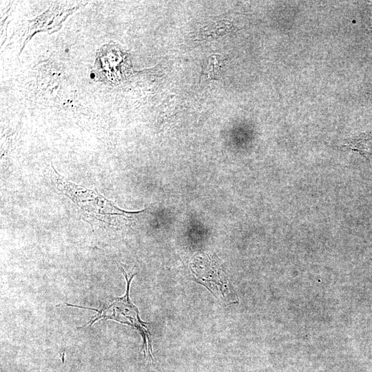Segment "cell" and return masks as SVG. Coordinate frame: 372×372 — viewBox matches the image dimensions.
Here are the masks:
<instances>
[{"instance_id":"1","label":"cell","mask_w":372,"mask_h":372,"mask_svg":"<svg viewBox=\"0 0 372 372\" xmlns=\"http://www.w3.org/2000/svg\"><path fill=\"white\" fill-rule=\"evenodd\" d=\"M56 189L67 196L87 218L111 225H118L145 210L128 211L117 207L112 201L93 189L72 183L61 176L52 166Z\"/></svg>"},{"instance_id":"2","label":"cell","mask_w":372,"mask_h":372,"mask_svg":"<svg viewBox=\"0 0 372 372\" xmlns=\"http://www.w3.org/2000/svg\"><path fill=\"white\" fill-rule=\"evenodd\" d=\"M224 65V59L220 54H212L208 56L203 66V74L208 79H214L220 72Z\"/></svg>"},{"instance_id":"3","label":"cell","mask_w":372,"mask_h":372,"mask_svg":"<svg viewBox=\"0 0 372 372\" xmlns=\"http://www.w3.org/2000/svg\"><path fill=\"white\" fill-rule=\"evenodd\" d=\"M346 146L366 157L372 156V134H364L355 138Z\"/></svg>"},{"instance_id":"4","label":"cell","mask_w":372,"mask_h":372,"mask_svg":"<svg viewBox=\"0 0 372 372\" xmlns=\"http://www.w3.org/2000/svg\"><path fill=\"white\" fill-rule=\"evenodd\" d=\"M232 24L229 21H220L217 23H215L214 25L211 24L205 30L203 33L207 34V37H213V34L220 35L225 34L229 32L231 28Z\"/></svg>"},{"instance_id":"5","label":"cell","mask_w":372,"mask_h":372,"mask_svg":"<svg viewBox=\"0 0 372 372\" xmlns=\"http://www.w3.org/2000/svg\"><path fill=\"white\" fill-rule=\"evenodd\" d=\"M371 27H372V17H371Z\"/></svg>"}]
</instances>
